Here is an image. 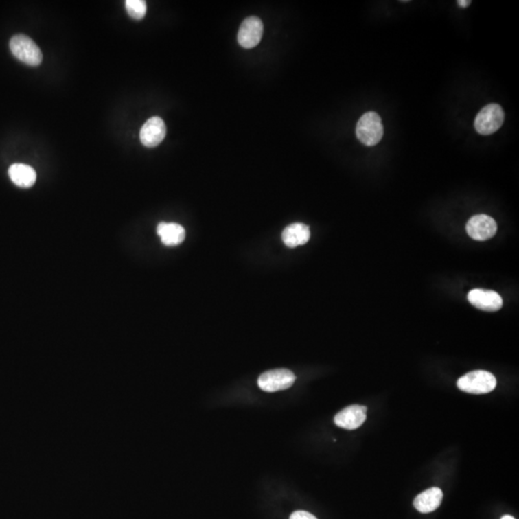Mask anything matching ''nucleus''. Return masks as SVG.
Masks as SVG:
<instances>
[{
	"mask_svg": "<svg viewBox=\"0 0 519 519\" xmlns=\"http://www.w3.org/2000/svg\"><path fill=\"white\" fill-rule=\"evenodd\" d=\"M290 519H317L314 514L305 511H297L290 514Z\"/></svg>",
	"mask_w": 519,
	"mask_h": 519,
	"instance_id": "obj_16",
	"label": "nucleus"
},
{
	"mask_svg": "<svg viewBox=\"0 0 519 519\" xmlns=\"http://www.w3.org/2000/svg\"><path fill=\"white\" fill-rule=\"evenodd\" d=\"M503 109L498 104H489L480 111L476 117L474 126L481 135H492L502 126L504 122Z\"/></svg>",
	"mask_w": 519,
	"mask_h": 519,
	"instance_id": "obj_4",
	"label": "nucleus"
},
{
	"mask_svg": "<svg viewBox=\"0 0 519 519\" xmlns=\"http://www.w3.org/2000/svg\"><path fill=\"white\" fill-rule=\"evenodd\" d=\"M497 224L492 216L476 215L472 216L466 224V232L468 235L476 240H487L492 239L496 234Z\"/></svg>",
	"mask_w": 519,
	"mask_h": 519,
	"instance_id": "obj_7",
	"label": "nucleus"
},
{
	"mask_svg": "<svg viewBox=\"0 0 519 519\" xmlns=\"http://www.w3.org/2000/svg\"><path fill=\"white\" fill-rule=\"evenodd\" d=\"M356 134L360 143L365 146H376L384 135V127L380 115L375 112L365 113L358 122Z\"/></svg>",
	"mask_w": 519,
	"mask_h": 519,
	"instance_id": "obj_2",
	"label": "nucleus"
},
{
	"mask_svg": "<svg viewBox=\"0 0 519 519\" xmlns=\"http://www.w3.org/2000/svg\"><path fill=\"white\" fill-rule=\"evenodd\" d=\"M127 13L132 19H143L146 14V2L143 0H127L125 2Z\"/></svg>",
	"mask_w": 519,
	"mask_h": 519,
	"instance_id": "obj_15",
	"label": "nucleus"
},
{
	"mask_svg": "<svg viewBox=\"0 0 519 519\" xmlns=\"http://www.w3.org/2000/svg\"><path fill=\"white\" fill-rule=\"evenodd\" d=\"M367 408L365 406L352 405L336 413L334 422L336 426L345 430H356L362 426L367 419Z\"/></svg>",
	"mask_w": 519,
	"mask_h": 519,
	"instance_id": "obj_9",
	"label": "nucleus"
},
{
	"mask_svg": "<svg viewBox=\"0 0 519 519\" xmlns=\"http://www.w3.org/2000/svg\"><path fill=\"white\" fill-rule=\"evenodd\" d=\"M470 3L471 1H468V0H466V1H458V4L460 5L461 7L470 6Z\"/></svg>",
	"mask_w": 519,
	"mask_h": 519,
	"instance_id": "obj_17",
	"label": "nucleus"
},
{
	"mask_svg": "<svg viewBox=\"0 0 519 519\" xmlns=\"http://www.w3.org/2000/svg\"><path fill=\"white\" fill-rule=\"evenodd\" d=\"M311 238L309 226L303 223H293L287 226L282 233L284 244L290 249L307 244Z\"/></svg>",
	"mask_w": 519,
	"mask_h": 519,
	"instance_id": "obj_12",
	"label": "nucleus"
},
{
	"mask_svg": "<svg viewBox=\"0 0 519 519\" xmlns=\"http://www.w3.org/2000/svg\"><path fill=\"white\" fill-rule=\"evenodd\" d=\"M10 49L19 61L31 67L43 62V53L33 40L25 35H16L10 41Z\"/></svg>",
	"mask_w": 519,
	"mask_h": 519,
	"instance_id": "obj_3",
	"label": "nucleus"
},
{
	"mask_svg": "<svg viewBox=\"0 0 519 519\" xmlns=\"http://www.w3.org/2000/svg\"><path fill=\"white\" fill-rule=\"evenodd\" d=\"M264 33V24L257 16L245 19L238 33V41L242 47L249 49L261 42Z\"/></svg>",
	"mask_w": 519,
	"mask_h": 519,
	"instance_id": "obj_6",
	"label": "nucleus"
},
{
	"mask_svg": "<svg viewBox=\"0 0 519 519\" xmlns=\"http://www.w3.org/2000/svg\"><path fill=\"white\" fill-rule=\"evenodd\" d=\"M157 233L163 244L167 246L179 245L186 237L183 226L174 222H161L157 226Z\"/></svg>",
	"mask_w": 519,
	"mask_h": 519,
	"instance_id": "obj_14",
	"label": "nucleus"
},
{
	"mask_svg": "<svg viewBox=\"0 0 519 519\" xmlns=\"http://www.w3.org/2000/svg\"><path fill=\"white\" fill-rule=\"evenodd\" d=\"M501 519H516V518H513V516H509V514H506V516H502Z\"/></svg>",
	"mask_w": 519,
	"mask_h": 519,
	"instance_id": "obj_18",
	"label": "nucleus"
},
{
	"mask_svg": "<svg viewBox=\"0 0 519 519\" xmlns=\"http://www.w3.org/2000/svg\"><path fill=\"white\" fill-rule=\"evenodd\" d=\"M468 301L473 306L485 312H497L503 306V300L494 290L474 288L468 295Z\"/></svg>",
	"mask_w": 519,
	"mask_h": 519,
	"instance_id": "obj_10",
	"label": "nucleus"
},
{
	"mask_svg": "<svg viewBox=\"0 0 519 519\" xmlns=\"http://www.w3.org/2000/svg\"><path fill=\"white\" fill-rule=\"evenodd\" d=\"M443 494L439 487H431L418 494L413 501V506L419 513L429 514L441 506Z\"/></svg>",
	"mask_w": 519,
	"mask_h": 519,
	"instance_id": "obj_11",
	"label": "nucleus"
},
{
	"mask_svg": "<svg viewBox=\"0 0 519 519\" xmlns=\"http://www.w3.org/2000/svg\"><path fill=\"white\" fill-rule=\"evenodd\" d=\"M295 375L287 369L269 370L260 375L258 386L266 393H275L290 388L295 383Z\"/></svg>",
	"mask_w": 519,
	"mask_h": 519,
	"instance_id": "obj_5",
	"label": "nucleus"
},
{
	"mask_svg": "<svg viewBox=\"0 0 519 519\" xmlns=\"http://www.w3.org/2000/svg\"><path fill=\"white\" fill-rule=\"evenodd\" d=\"M8 174L10 179L18 187H31L37 180V173L30 165L24 163H14L9 168Z\"/></svg>",
	"mask_w": 519,
	"mask_h": 519,
	"instance_id": "obj_13",
	"label": "nucleus"
},
{
	"mask_svg": "<svg viewBox=\"0 0 519 519\" xmlns=\"http://www.w3.org/2000/svg\"><path fill=\"white\" fill-rule=\"evenodd\" d=\"M167 135V127L161 117H153L143 125L139 133L141 143L146 148L159 146Z\"/></svg>",
	"mask_w": 519,
	"mask_h": 519,
	"instance_id": "obj_8",
	"label": "nucleus"
},
{
	"mask_svg": "<svg viewBox=\"0 0 519 519\" xmlns=\"http://www.w3.org/2000/svg\"><path fill=\"white\" fill-rule=\"evenodd\" d=\"M496 384L494 375L485 370L468 372L457 382V386L461 391L472 394L489 393L494 391Z\"/></svg>",
	"mask_w": 519,
	"mask_h": 519,
	"instance_id": "obj_1",
	"label": "nucleus"
}]
</instances>
